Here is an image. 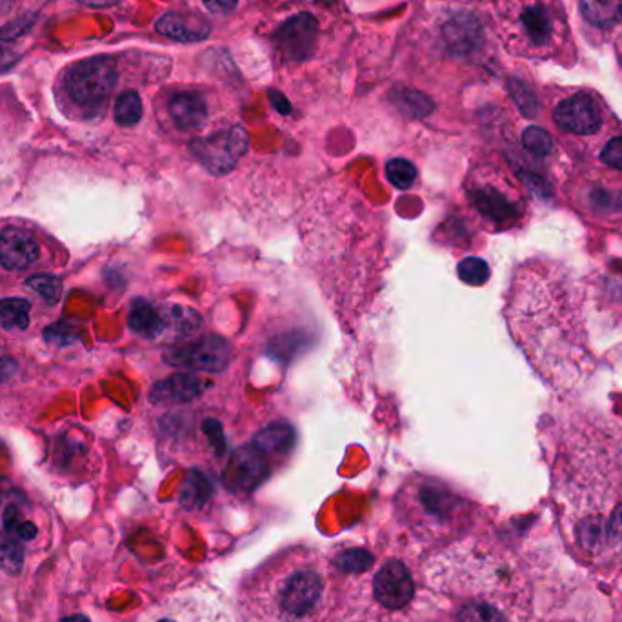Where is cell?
<instances>
[{
  "label": "cell",
  "instance_id": "6da1fadb",
  "mask_svg": "<svg viewBox=\"0 0 622 622\" xmlns=\"http://www.w3.org/2000/svg\"><path fill=\"white\" fill-rule=\"evenodd\" d=\"M552 499L562 539L586 568L622 564V430L573 417L553 444Z\"/></svg>",
  "mask_w": 622,
  "mask_h": 622
},
{
  "label": "cell",
  "instance_id": "7a4b0ae2",
  "mask_svg": "<svg viewBox=\"0 0 622 622\" xmlns=\"http://www.w3.org/2000/svg\"><path fill=\"white\" fill-rule=\"evenodd\" d=\"M506 322L535 373L555 392H572L592 375L581 284L566 264L548 257L519 264L506 295Z\"/></svg>",
  "mask_w": 622,
  "mask_h": 622
},
{
  "label": "cell",
  "instance_id": "3957f363",
  "mask_svg": "<svg viewBox=\"0 0 622 622\" xmlns=\"http://www.w3.org/2000/svg\"><path fill=\"white\" fill-rule=\"evenodd\" d=\"M424 622H530L532 584L499 544L462 537L421 564Z\"/></svg>",
  "mask_w": 622,
  "mask_h": 622
},
{
  "label": "cell",
  "instance_id": "277c9868",
  "mask_svg": "<svg viewBox=\"0 0 622 622\" xmlns=\"http://www.w3.org/2000/svg\"><path fill=\"white\" fill-rule=\"evenodd\" d=\"M337 601L333 562L317 548L291 544L242 575L235 613L241 622H332Z\"/></svg>",
  "mask_w": 622,
  "mask_h": 622
},
{
  "label": "cell",
  "instance_id": "5b68a950",
  "mask_svg": "<svg viewBox=\"0 0 622 622\" xmlns=\"http://www.w3.org/2000/svg\"><path fill=\"white\" fill-rule=\"evenodd\" d=\"M362 562L342 564L339 601L332 622H424L428 599L421 564L412 553L361 550Z\"/></svg>",
  "mask_w": 622,
  "mask_h": 622
},
{
  "label": "cell",
  "instance_id": "8992f818",
  "mask_svg": "<svg viewBox=\"0 0 622 622\" xmlns=\"http://www.w3.org/2000/svg\"><path fill=\"white\" fill-rule=\"evenodd\" d=\"M395 513L399 524L422 546L452 544L473 526L472 502L446 482L424 475H415L402 484Z\"/></svg>",
  "mask_w": 622,
  "mask_h": 622
},
{
  "label": "cell",
  "instance_id": "52a82bcc",
  "mask_svg": "<svg viewBox=\"0 0 622 622\" xmlns=\"http://www.w3.org/2000/svg\"><path fill=\"white\" fill-rule=\"evenodd\" d=\"M466 195L473 210L492 230H510L521 224L528 204L521 188H517L502 171L481 168L466 181Z\"/></svg>",
  "mask_w": 622,
  "mask_h": 622
},
{
  "label": "cell",
  "instance_id": "ba28073f",
  "mask_svg": "<svg viewBox=\"0 0 622 622\" xmlns=\"http://www.w3.org/2000/svg\"><path fill=\"white\" fill-rule=\"evenodd\" d=\"M139 622H241L221 593L197 584L153 604Z\"/></svg>",
  "mask_w": 622,
  "mask_h": 622
},
{
  "label": "cell",
  "instance_id": "9c48e42d",
  "mask_svg": "<svg viewBox=\"0 0 622 622\" xmlns=\"http://www.w3.org/2000/svg\"><path fill=\"white\" fill-rule=\"evenodd\" d=\"M117 84V64L111 57H93L75 64L66 75V90L82 108H99Z\"/></svg>",
  "mask_w": 622,
  "mask_h": 622
},
{
  "label": "cell",
  "instance_id": "30bf717a",
  "mask_svg": "<svg viewBox=\"0 0 622 622\" xmlns=\"http://www.w3.org/2000/svg\"><path fill=\"white\" fill-rule=\"evenodd\" d=\"M250 137L242 126L215 131L208 137L190 142L191 155L213 175L230 173L248 151Z\"/></svg>",
  "mask_w": 622,
  "mask_h": 622
},
{
  "label": "cell",
  "instance_id": "8fae6325",
  "mask_svg": "<svg viewBox=\"0 0 622 622\" xmlns=\"http://www.w3.org/2000/svg\"><path fill=\"white\" fill-rule=\"evenodd\" d=\"M233 352L230 342L219 335H208L197 341L186 342L171 348L164 355V361L173 368L191 372L222 373L228 370Z\"/></svg>",
  "mask_w": 622,
  "mask_h": 622
},
{
  "label": "cell",
  "instance_id": "7c38bea8",
  "mask_svg": "<svg viewBox=\"0 0 622 622\" xmlns=\"http://www.w3.org/2000/svg\"><path fill=\"white\" fill-rule=\"evenodd\" d=\"M319 24L310 13H299L275 33V44L286 61L301 62L315 53Z\"/></svg>",
  "mask_w": 622,
  "mask_h": 622
},
{
  "label": "cell",
  "instance_id": "4fadbf2b",
  "mask_svg": "<svg viewBox=\"0 0 622 622\" xmlns=\"http://www.w3.org/2000/svg\"><path fill=\"white\" fill-rule=\"evenodd\" d=\"M553 121L566 133L588 137L601 130L602 115L590 95L577 93L555 108Z\"/></svg>",
  "mask_w": 622,
  "mask_h": 622
},
{
  "label": "cell",
  "instance_id": "5bb4252c",
  "mask_svg": "<svg viewBox=\"0 0 622 622\" xmlns=\"http://www.w3.org/2000/svg\"><path fill=\"white\" fill-rule=\"evenodd\" d=\"M41 246L35 237L21 228L0 231V264L6 270L21 271L30 268L39 259Z\"/></svg>",
  "mask_w": 622,
  "mask_h": 622
},
{
  "label": "cell",
  "instance_id": "9a60e30c",
  "mask_svg": "<svg viewBox=\"0 0 622 622\" xmlns=\"http://www.w3.org/2000/svg\"><path fill=\"white\" fill-rule=\"evenodd\" d=\"M208 382L191 373H175L159 381L150 392V401L157 406H175L199 399L206 392Z\"/></svg>",
  "mask_w": 622,
  "mask_h": 622
},
{
  "label": "cell",
  "instance_id": "2e32d148",
  "mask_svg": "<svg viewBox=\"0 0 622 622\" xmlns=\"http://www.w3.org/2000/svg\"><path fill=\"white\" fill-rule=\"evenodd\" d=\"M155 30L173 41L197 42L204 41L210 35L211 26L210 22L197 13L171 11L162 15L155 24Z\"/></svg>",
  "mask_w": 622,
  "mask_h": 622
},
{
  "label": "cell",
  "instance_id": "e0dca14e",
  "mask_svg": "<svg viewBox=\"0 0 622 622\" xmlns=\"http://www.w3.org/2000/svg\"><path fill=\"white\" fill-rule=\"evenodd\" d=\"M170 117L177 128L199 130L208 121V106L199 93H179L170 101Z\"/></svg>",
  "mask_w": 622,
  "mask_h": 622
},
{
  "label": "cell",
  "instance_id": "ac0fdd59",
  "mask_svg": "<svg viewBox=\"0 0 622 622\" xmlns=\"http://www.w3.org/2000/svg\"><path fill=\"white\" fill-rule=\"evenodd\" d=\"M128 324L131 332L141 335L144 339H157L170 328V311L162 315L151 302L137 299L131 304Z\"/></svg>",
  "mask_w": 622,
  "mask_h": 622
},
{
  "label": "cell",
  "instance_id": "d6986e66",
  "mask_svg": "<svg viewBox=\"0 0 622 622\" xmlns=\"http://www.w3.org/2000/svg\"><path fill=\"white\" fill-rule=\"evenodd\" d=\"M444 39L453 53H472L481 44V26L470 15H459L446 24Z\"/></svg>",
  "mask_w": 622,
  "mask_h": 622
},
{
  "label": "cell",
  "instance_id": "ffe728a7",
  "mask_svg": "<svg viewBox=\"0 0 622 622\" xmlns=\"http://www.w3.org/2000/svg\"><path fill=\"white\" fill-rule=\"evenodd\" d=\"M295 442V430L286 422H275L255 435L251 446L261 453L286 452Z\"/></svg>",
  "mask_w": 622,
  "mask_h": 622
},
{
  "label": "cell",
  "instance_id": "44dd1931",
  "mask_svg": "<svg viewBox=\"0 0 622 622\" xmlns=\"http://www.w3.org/2000/svg\"><path fill=\"white\" fill-rule=\"evenodd\" d=\"M390 102L410 119H424L432 113L435 104L428 95L410 88H395L390 93Z\"/></svg>",
  "mask_w": 622,
  "mask_h": 622
},
{
  "label": "cell",
  "instance_id": "7402d4cb",
  "mask_svg": "<svg viewBox=\"0 0 622 622\" xmlns=\"http://www.w3.org/2000/svg\"><path fill=\"white\" fill-rule=\"evenodd\" d=\"M581 13L593 26L610 28L622 21V0H581Z\"/></svg>",
  "mask_w": 622,
  "mask_h": 622
},
{
  "label": "cell",
  "instance_id": "603a6c76",
  "mask_svg": "<svg viewBox=\"0 0 622 622\" xmlns=\"http://www.w3.org/2000/svg\"><path fill=\"white\" fill-rule=\"evenodd\" d=\"M522 24L528 37L535 44H546L552 39V17L550 11L546 10L541 4H535L526 8L522 13Z\"/></svg>",
  "mask_w": 622,
  "mask_h": 622
},
{
  "label": "cell",
  "instance_id": "cb8c5ba5",
  "mask_svg": "<svg viewBox=\"0 0 622 622\" xmlns=\"http://www.w3.org/2000/svg\"><path fill=\"white\" fill-rule=\"evenodd\" d=\"M30 301L26 299H2L0 301V324L4 330L24 332L30 326Z\"/></svg>",
  "mask_w": 622,
  "mask_h": 622
},
{
  "label": "cell",
  "instance_id": "d4e9b609",
  "mask_svg": "<svg viewBox=\"0 0 622 622\" xmlns=\"http://www.w3.org/2000/svg\"><path fill=\"white\" fill-rule=\"evenodd\" d=\"M24 564V546L21 539L8 532L0 533V568L4 572L19 573Z\"/></svg>",
  "mask_w": 622,
  "mask_h": 622
},
{
  "label": "cell",
  "instance_id": "484cf974",
  "mask_svg": "<svg viewBox=\"0 0 622 622\" xmlns=\"http://www.w3.org/2000/svg\"><path fill=\"white\" fill-rule=\"evenodd\" d=\"M142 119L141 97L135 91H124L115 102V121L124 128L135 126Z\"/></svg>",
  "mask_w": 622,
  "mask_h": 622
},
{
  "label": "cell",
  "instance_id": "4316f807",
  "mask_svg": "<svg viewBox=\"0 0 622 622\" xmlns=\"http://www.w3.org/2000/svg\"><path fill=\"white\" fill-rule=\"evenodd\" d=\"M2 522H4V532L10 533L21 541H31L37 537V526L33 522L26 521L17 506L6 508V512L2 515Z\"/></svg>",
  "mask_w": 622,
  "mask_h": 622
},
{
  "label": "cell",
  "instance_id": "83f0119b",
  "mask_svg": "<svg viewBox=\"0 0 622 622\" xmlns=\"http://www.w3.org/2000/svg\"><path fill=\"white\" fill-rule=\"evenodd\" d=\"M457 275H459V279H461L464 284H468V286H482V284L488 282L490 275H492V271H490V266H488V262L484 261V259H479V257H466L464 261L459 262V266H457Z\"/></svg>",
  "mask_w": 622,
  "mask_h": 622
},
{
  "label": "cell",
  "instance_id": "f1b7e54d",
  "mask_svg": "<svg viewBox=\"0 0 622 622\" xmlns=\"http://www.w3.org/2000/svg\"><path fill=\"white\" fill-rule=\"evenodd\" d=\"M386 177L397 190H410L417 181V168L406 159H392L386 164Z\"/></svg>",
  "mask_w": 622,
  "mask_h": 622
},
{
  "label": "cell",
  "instance_id": "f546056e",
  "mask_svg": "<svg viewBox=\"0 0 622 622\" xmlns=\"http://www.w3.org/2000/svg\"><path fill=\"white\" fill-rule=\"evenodd\" d=\"M26 284L37 295H41L48 304H57L61 299L62 282L53 275H33L26 281Z\"/></svg>",
  "mask_w": 622,
  "mask_h": 622
},
{
  "label": "cell",
  "instance_id": "4dcf8cb0",
  "mask_svg": "<svg viewBox=\"0 0 622 622\" xmlns=\"http://www.w3.org/2000/svg\"><path fill=\"white\" fill-rule=\"evenodd\" d=\"M522 146L537 157H546L552 151L553 141L548 131L530 126L522 133Z\"/></svg>",
  "mask_w": 622,
  "mask_h": 622
},
{
  "label": "cell",
  "instance_id": "1f68e13d",
  "mask_svg": "<svg viewBox=\"0 0 622 622\" xmlns=\"http://www.w3.org/2000/svg\"><path fill=\"white\" fill-rule=\"evenodd\" d=\"M599 159L606 168L622 171V135H615L602 146Z\"/></svg>",
  "mask_w": 622,
  "mask_h": 622
},
{
  "label": "cell",
  "instance_id": "d6a6232c",
  "mask_svg": "<svg viewBox=\"0 0 622 622\" xmlns=\"http://www.w3.org/2000/svg\"><path fill=\"white\" fill-rule=\"evenodd\" d=\"M510 90H512L513 99L521 106V110L530 113L528 117H532L535 102H533V95L526 88V84H522L521 81H510Z\"/></svg>",
  "mask_w": 622,
  "mask_h": 622
},
{
  "label": "cell",
  "instance_id": "836d02e7",
  "mask_svg": "<svg viewBox=\"0 0 622 622\" xmlns=\"http://www.w3.org/2000/svg\"><path fill=\"white\" fill-rule=\"evenodd\" d=\"M202 2H204V6H206L208 10L217 13V15L230 13V11L235 10L237 4H239V0H202Z\"/></svg>",
  "mask_w": 622,
  "mask_h": 622
},
{
  "label": "cell",
  "instance_id": "e575fe53",
  "mask_svg": "<svg viewBox=\"0 0 622 622\" xmlns=\"http://www.w3.org/2000/svg\"><path fill=\"white\" fill-rule=\"evenodd\" d=\"M15 372H17V362L13 361L8 355L0 353V384L10 381Z\"/></svg>",
  "mask_w": 622,
  "mask_h": 622
},
{
  "label": "cell",
  "instance_id": "d590c367",
  "mask_svg": "<svg viewBox=\"0 0 622 622\" xmlns=\"http://www.w3.org/2000/svg\"><path fill=\"white\" fill-rule=\"evenodd\" d=\"M17 61H19V55L15 51L6 46H0V73L11 70Z\"/></svg>",
  "mask_w": 622,
  "mask_h": 622
},
{
  "label": "cell",
  "instance_id": "8d00e7d4",
  "mask_svg": "<svg viewBox=\"0 0 622 622\" xmlns=\"http://www.w3.org/2000/svg\"><path fill=\"white\" fill-rule=\"evenodd\" d=\"M270 99L271 104L277 108L279 113H282V115H288V113H290V102L286 101V97H284V95L277 93V91H270Z\"/></svg>",
  "mask_w": 622,
  "mask_h": 622
},
{
  "label": "cell",
  "instance_id": "74e56055",
  "mask_svg": "<svg viewBox=\"0 0 622 622\" xmlns=\"http://www.w3.org/2000/svg\"><path fill=\"white\" fill-rule=\"evenodd\" d=\"M612 622H622V588L613 599Z\"/></svg>",
  "mask_w": 622,
  "mask_h": 622
},
{
  "label": "cell",
  "instance_id": "f35d334b",
  "mask_svg": "<svg viewBox=\"0 0 622 622\" xmlns=\"http://www.w3.org/2000/svg\"><path fill=\"white\" fill-rule=\"evenodd\" d=\"M79 2L86 4V6H91V8H108V6L117 4L119 0H79Z\"/></svg>",
  "mask_w": 622,
  "mask_h": 622
},
{
  "label": "cell",
  "instance_id": "ab89813d",
  "mask_svg": "<svg viewBox=\"0 0 622 622\" xmlns=\"http://www.w3.org/2000/svg\"><path fill=\"white\" fill-rule=\"evenodd\" d=\"M62 622H90L84 615H71L68 619H64Z\"/></svg>",
  "mask_w": 622,
  "mask_h": 622
}]
</instances>
